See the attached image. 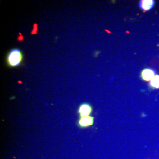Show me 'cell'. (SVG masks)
<instances>
[{
	"label": "cell",
	"instance_id": "obj_1",
	"mask_svg": "<svg viewBox=\"0 0 159 159\" xmlns=\"http://www.w3.org/2000/svg\"><path fill=\"white\" fill-rule=\"evenodd\" d=\"M22 52L19 48H13L9 51L6 57V62L10 67H16L20 65L23 60Z\"/></svg>",
	"mask_w": 159,
	"mask_h": 159
},
{
	"label": "cell",
	"instance_id": "obj_2",
	"mask_svg": "<svg viewBox=\"0 0 159 159\" xmlns=\"http://www.w3.org/2000/svg\"><path fill=\"white\" fill-rule=\"evenodd\" d=\"M93 123L94 118L90 116L80 117L78 121V125L82 128L91 126L93 124Z\"/></svg>",
	"mask_w": 159,
	"mask_h": 159
},
{
	"label": "cell",
	"instance_id": "obj_3",
	"mask_svg": "<svg viewBox=\"0 0 159 159\" xmlns=\"http://www.w3.org/2000/svg\"><path fill=\"white\" fill-rule=\"evenodd\" d=\"M92 111V107L90 105L87 103H84L79 107L78 113L80 117L89 116Z\"/></svg>",
	"mask_w": 159,
	"mask_h": 159
},
{
	"label": "cell",
	"instance_id": "obj_4",
	"mask_svg": "<svg viewBox=\"0 0 159 159\" xmlns=\"http://www.w3.org/2000/svg\"><path fill=\"white\" fill-rule=\"evenodd\" d=\"M154 4L153 0H142L139 2V6L142 10L148 11L153 8Z\"/></svg>",
	"mask_w": 159,
	"mask_h": 159
},
{
	"label": "cell",
	"instance_id": "obj_5",
	"mask_svg": "<svg viewBox=\"0 0 159 159\" xmlns=\"http://www.w3.org/2000/svg\"><path fill=\"white\" fill-rule=\"evenodd\" d=\"M155 72L152 69H145L142 71L141 77L145 81H149L155 77Z\"/></svg>",
	"mask_w": 159,
	"mask_h": 159
},
{
	"label": "cell",
	"instance_id": "obj_6",
	"mask_svg": "<svg viewBox=\"0 0 159 159\" xmlns=\"http://www.w3.org/2000/svg\"><path fill=\"white\" fill-rule=\"evenodd\" d=\"M150 84L155 88H159V75H156L152 79Z\"/></svg>",
	"mask_w": 159,
	"mask_h": 159
}]
</instances>
